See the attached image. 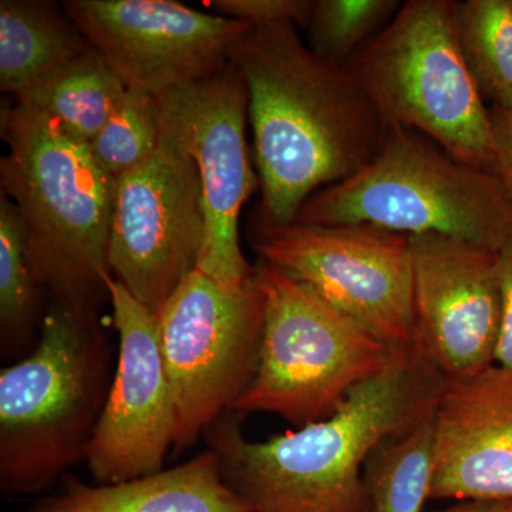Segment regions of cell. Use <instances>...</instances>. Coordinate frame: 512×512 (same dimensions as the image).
Returning a JSON list of instances; mask_svg holds the SVG:
<instances>
[{"label": "cell", "instance_id": "obj_10", "mask_svg": "<svg viewBox=\"0 0 512 512\" xmlns=\"http://www.w3.org/2000/svg\"><path fill=\"white\" fill-rule=\"evenodd\" d=\"M197 165L161 126L156 153L117 178L111 217V276L154 313L197 271L205 244Z\"/></svg>", "mask_w": 512, "mask_h": 512}, {"label": "cell", "instance_id": "obj_7", "mask_svg": "<svg viewBox=\"0 0 512 512\" xmlns=\"http://www.w3.org/2000/svg\"><path fill=\"white\" fill-rule=\"evenodd\" d=\"M265 311L254 379L234 412L272 413L296 429L326 419L397 350L311 289L259 261ZM400 352V350H399Z\"/></svg>", "mask_w": 512, "mask_h": 512}, {"label": "cell", "instance_id": "obj_12", "mask_svg": "<svg viewBox=\"0 0 512 512\" xmlns=\"http://www.w3.org/2000/svg\"><path fill=\"white\" fill-rule=\"evenodd\" d=\"M63 8L128 89L156 99L227 69L232 45L252 28L174 0H66Z\"/></svg>", "mask_w": 512, "mask_h": 512}, {"label": "cell", "instance_id": "obj_6", "mask_svg": "<svg viewBox=\"0 0 512 512\" xmlns=\"http://www.w3.org/2000/svg\"><path fill=\"white\" fill-rule=\"evenodd\" d=\"M346 69L387 126L419 131L494 173L490 109L458 40L454 0L403 2Z\"/></svg>", "mask_w": 512, "mask_h": 512}, {"label": "cell", "instance_id": "obj_5", "mask_svg": "<svg viewBox=\"0 0 512 512\" xmlns=\"http://www.w3.org/2000/svg\"><path fill=\"white\" fill-rule=\"evenodd\" d=\"M295 221L439 234L500 252L512 242V198L491 171L458 160L419 131L390 127L372 163L312 195Z\"/></svg>", "mask_w": 512, "mask_h": 512}, {"label": "cell", "instance_id": "obj_19", "mask_svg": "<svg viewBox=\"0 0 512 512\" xmlns=\"http://www.w3.org/2000/svg\"><path fill=\"white\" fill-rule=\"evenodd\" d=\"M433 476L434 413L384 441L366 461L363 478L372 511H423Z\"/></svg>", "mask_w": 512, "mask_h": 512}, {"label": "cell", "instance_id": "obj_3", "mask_svg": "<svg viewBox=\"0 0 512 512\" xmlns=\"http://www.w3.org/2000/svg\"><path fill=\"white\" fill-rule=\"evenodd\" d=\"M9 153L0 187L18 208L32 274L50 303L97 309L109 301V241L116 178L90 146L16 101L2 110Z\"/></svg>", "mask_w": 512, "mask_h": 512}, {"label": "cell", "instance_id": "obj_25", "mask_svg": "<svg viewBox=\"0 0 512 512\" xmlns=\"http://www.w3.org/2000/svg\"><path fill=\"white\" fill-rule=\"evenodd\" d=\"M498 269L503 292V316L495 350V365L512 372V242L501 249Z\"/></svg>", "mask_w": 512, "mask_h": 512}, {"label": "cell", "instance_id": "obj_20", "mask_svg": "<svg viewBox=\"0 0 512 512\" xmlns=\"http://www.w3.org/2000/svg\"><path fill=\"white\" fill-rule=\"evenodd\" d=\"M458 40L484 100L512 106V0H454Z\"/></svg>", "mask_w": 512, "mask_h": 512}, {"label": "cell", "instance_id": "obj_22", "mask_svg": "<svg viewBox=\"0 0 512 512\" xmlns=\"http://www.w3.org/2000/svg\"><path fill=\"white\" fill-rule=\"evenodd\" d=\"M160 141L158 99L141 90L127 89L119 106L89 146L97 163L117 180L150 160Z\"/></svg>", "mask_w": 512, "mask_h": 512}, {"label": "cell", "instance_id": "obj_21", "mask_svg": "<svg viewBox=\"0 0 512 512\" xmlns=\"http://www.w3.org/2000/svg\"><path fill=\"white\" fill-rule=\"evenodd\" d=\"M37 285L26 256L25 231L18 208L0 195V338L3 353L22 349L42 328Z\"/></svg>", "mask_w": 512, "mask_h": 512}, {"label": "cell", "instance_id": "obj_13", "mask_svg": "<svg viewBox=\"0 0 512 512\" xmlns=\"http://www.w3.org/2000/svg\"><path fill=\"white\" fill-rule=\"evenodd\" d=\"M119 333L113 382L86 463L97 484H113L164 470L174 448L175 402L157 315L113 276L106 279Z\"/></svg>", "mask_w": 512, "mask_h": 512}, {"label": "cell", "instance_id": "obj_24", "mask_svg": "<svg viewBox=\"0 0 512 512\" xmlns=\"http://www.w3.org/2000/svg\"><path fill=\"white\" fill-rule=\"evenodd\" d=\"M210 6L225 18L252 26L292 23L303 28H308L313 10L312 0H212Z\"/></svg>", "mask_w": 512, "mask_h": 512}, {"label": "cell", "instance_id": "obj_2", "mask_svg": "<svg viewBox=\"0 0 512 512\" xmlns=\"http://www.w3.org/2000/svg\"><path fill=\"white\" fill-rule=\"evenodd\" d=\"M447 384L419 350H400L326 419L252 441L231 412L204 439L225 483L258 512H373L366 461L384 441L431 416Z\"/></svg>", "mask_w": 512, "mask_h": 512}, {"label": "cell", "instance_id": "obj_18", "mask_svg": "<svg viewBox=\"0 0 512 512\" xmlns=\"http://www.w3.org/2000/svg\"><path fill=\"white\" fill-rule=\"evenodd\" d=\"M127 89L106 57L93 47L37 80L16 101L42 111L67 133L90 144Z\"/></svg>", "mask_w": 512, "mask_h": 512}, {"label": "cell", "instance_id": "obj_4", "mask_svg": "<svg viewBox=\"0 0 512 512\" xmlns=\"http://www.w3.org/2000/svg\"><path fill=\"white\" fill-rule=\"evenodd\" d=\"M113 355L97 309L50 303L35 348L0 372L3 493H42L86 461L113 382Z\"/></svg>", "mask_w": 512, "mask_h": 512}, {"label": "cell", "instance_id": "obj_15", "mask_svg": "<svg viewBox=\"0 0 512 512\" xmlns=\"http://www.w3.org/2000/svg\"><path fill=\"white\" fill-rule=\"evenodd\" d=\"M430 500H512V372L448 383L434 412Z\"/></svg>", "mask_w": 512, "mask_h": 512}, {"label": "cell", "instance_id": "obj_27", "mask_svg": "<svg viewBox=\"0 0 512 512\" xmlns=\"http://www.w3.org/2000/svg\"><path fill=\"white\" fill-rule=\"evenodd\" d=\"M436 512H512V500L466 501V503H456Z\"/></svg>", "mask_w": 512, "mask_h": 512}, {"label": "cell", "instance_id": "obj_11", "mask_svg": "<svg viewBox=\"0 0 512 512\" xmlns=\"http://www.w3.org/2000/svg\"><path fill=\"white\" fill-rule=\"evenodd\" d=\"M161 126L184 147L200 173L205 244L198 271L238 285L254 274L239 241V217L259 184L247 143L248 92L229 64L210 79L165 94Z\"/></svg>", "mask_w": 512, "mask_h": 512}, {"label": "cell", "instance_id": "obj_9", "mask_svg": "<svg viewBox=\"0 0 512 512\" xmlns=\"http://www.w3.org/2000/svg\"><path fill=\"white\" fill-rule=\"evenodd\" d=\"M261 261L301 282L390 349L414 348L409 235L367 224L256 221Z\"/></svg>", "mask_w": 512, "mask_h": 512}, {"label": "cell", "instance_id": "obj_1", "mask_svg": "<svg viewBox=\"0 0 512 512\" xmlns=\"http://www.w3.org/2000/svg\"><path fill=\"white\" fill-rule=\"evenodd\" d=\"M229 64L247 86L259 220L292 224L312 195L349 180L382 150L390 127L375 104L292 23L252 26L232 45Z\"/></svg>", "mask_w": 512, "mask_h": 512}, {"label": "cell", "instance_id": "obj_14", "mask_svg": "<svg viewBox=\"0 0 512 512\" xmlns=\"http://www.w3.org/2000/svg\"><path fill=\"white\" fill-rule=\"evenodd\" d=\"M414 348L448 383L495 365L503 316L500 252L439 234L410 237Z\"/></svg>", "mask_w": 512, "mask_h": 512}, {"label": "cell", "instance_id": "obj_17", "mask_svg": "<svg viewBox=\"0 0 512 512\" xmlns=\"http://www.w3.org/2000/svg\"><path fill=\"white\" fill-rule=\"evenodd\" d=\"M93 49L63 6L0 2V89L19 97L47 73Z\"/></svg>", "mask_w": 512, "mask_h": 512}, {"label": "cell", "instance_id": "obj_23", "mask_svg": "<svg viewBox=\"0 0 512 512\" xmlns=\"http://www.w3.org/2000/svg\"><path fill=\"white\" fill-rule=\"evenodd\" d=\"M399 0H316L309 47L322 59L346 67L353 56L394 18Z\"/></svg>", "mask_w": 512, "mask_h": 512}, {"label": "cell", "instance_id": "obj_8", "mask_svg": "<svg viewBox=\"0 0 512 512\" xmlns=\"http://www.w3.org/2000/svg\"><path fill=\"white\" fill-rule=\"evenodd\" d=\"M265 299L254 274L238 285L194 271L156 313L173 387L175 453L235 406L254 379Z\"/></svg>", "mask_w": 512, "mask_h": 512}, {"label": "cell", "instance_id": "obj_16", "mask_svg": "<svg viewBox=\"0 0 512 512\" xmlns=\"http://www.w3.org/2000/svg\"><path fill=\"white\" fill-rule=\"evenodd\" d=\"M28 512H258L232 491L220 463L205 450L151 476L113 484L90 485L64 478L62 490L40 498Z\"/></svg>", "mask_w": 512, "mask_h": 512}, {"label": "cell", "instance_id": "obj_26", "mask_svg": "<svg viewBox=\"0 0 512 512\" xmlns=\"http://www.w3.org/2000/svg\"><path fill=\"white\" fill-rule=\"evenodd\" d=\"M494 173L512 198V106L491 107Z\"/></svg>", "mask_w": 512, "mask_h": 512}]
</instances>
